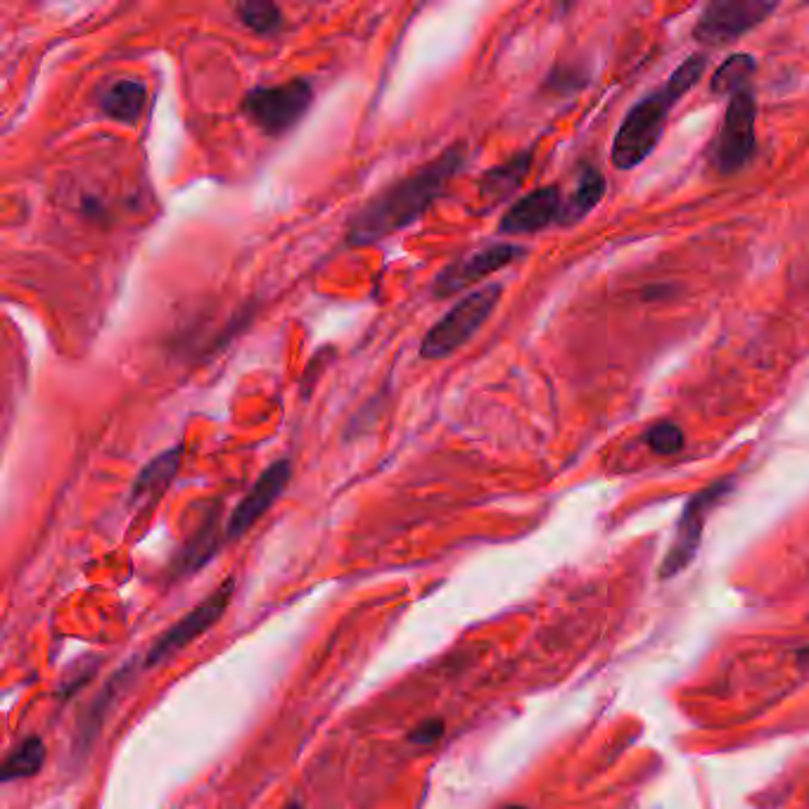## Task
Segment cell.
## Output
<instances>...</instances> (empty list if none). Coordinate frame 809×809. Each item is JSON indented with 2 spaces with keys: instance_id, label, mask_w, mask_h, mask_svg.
<instances>
[{
  "instance_id": "cell-18",
  "label": "cell",
  "mask_w": 809,
  "mask_h": 809,
  "mask_svg": "<svg viewBox=\"0 0 809 809\" xmlns=\"http://www.w3.org/2000/svg\"><path fill=\"white\" fill-rule=\"evenodd\" d=\"M752 72H755V60L750 58V55H731V58L724 62L717 72L713 74V83H709V89H713L715 93H741L746 91V83L748 79L752 77Z\"/></svg>"
},
{
  "instance_id": "cell-1",
  "label": "cell",
  "mask_w": 809,
  "mask_h": 809,
  "mask_svg": "<svg viewBox=\"0 0 809 809\" xmlns=\"http://www.w3.org/2000/svg\"><path fill=\"white\" fill-rule=\"evenodd\" d=\"M465 146L456 143L432 162L418 166L416 172L380 190L349 221L347 245H375L380 240L418 221L437 197L447 190L449 181L465 166Z\"/></svg>"
},
{
  "instance_id": "cell-3",
  "label": "cell",
  "mask_w": 809,
  "mask_h": 809,
  "mask_svg": "<svg viewBox=\"0 0 809 809\" xmlns=\"http://www.w3.org/2000/svg\"><path fill=\"white\" fill-rule=\"evenodd\" d=\"M501 294H504L501 282H489V286H482L479 290L465 294L463 300L453 304L447 314L425 333L420 357L428 361H439L461 349L492 316V311L499 304Z\"/></svg>"
},
{
  "instance_id": "cell-13",
  "label": "cell",
  "mask_w": 809,
  "mask_h": 809,
  "mask_svg": "<svg viewBox=\"0 0 809 809\" xmlns=\"http://www.w3.org/2000/svg\"><path fill=\"white\" fill-rule=\"evenodd\" d=\"M183 461V447H172L162 451L160 456H154L143 471L138 473L134 487H131V504L150 501L152 496L164 494V489L172 485L178 467Z\"/></svg>"
},
{
  "instance_id": "cell-2",
  "label": "cell",
  "mask_w": 809,
  "mask_h": 809,
  "mask_svg": "<svg viewBox=\"0 0 809 809\" xmlns=\"http://www.w3.org/2000/svg\"><path fill=\"white\" fill-rule=\"evenodd\" d=\"M703 72L705 58L703 55H693L686 62H681V67L667 79L662 89L650 93L627 112L613 143V164L617 169H634L656 150L664 129L667 112L674 107V103L693 83L701 81Z\"/></svg>"
},
{
  "instance_id": "cell-4",
  "label": "cell",
  "mask_w": 809,
  "mask_h": 809,
  "mask_svg": "<svg viewBox=\"0 0 809 809\" xmlns=\"http://www.w3.org/2000/svg\"><path fill=\"white\" fill-rule=\"evenodd\" d=\"M314 103L309 79H290L276 86H257L243 97V115L266 136H282L304 119Z\"/></svg>"
},
{
  "instance_id": "cell-14",
  "label": "cell",
  "mask_w": 809,
  "mask_h": 809,
  "mask_svg": "<svg viewBox=\"0 0 809 809\" xmlns=\"http://www.w3.org/2000/svg\"><path fill=\"white\" fill-rule=\"evenodd\" d=\"M603 193H605V178L596 172V169H587V172L581 174L575 193L563 203L558 223L573 226L585 219L589 211L601 203Z\"/></svg>"
},
{
  "instance_id": "cell-8",
  "label": "cell",
  "mask_w": 809,
  "mask_h": 809,
  "mask_svg": "<svg viewBox=\"0 0 809 809\" xmlns=\"http://www.w3.org/2000/svg\"><path fill=\"white\" fill-rule=\"evenodd\" d=\"M755 150V97L748 91L736 93L727 107L717 143V164L721 172H736Z\"/></svg>"
},
{
  "instance_id": "cell-19",
  "label": "cell",
  "mask_w": 809,
  "mask_h": 809,
  "mask_svg": "<svg viewBox=\"0 0 809 809\" xmlns=\"http://www.w3.org/2000/svg\"><path fill=\"white\" fill-rule=\"evenodd\" d=\"M215 546H217V513L203 524V530L190 539L186 551H183L181 556L183 570H195V567L205 565L211 553H215Z\"/></svg>"
},
{
  "instance_id": "cell-10",
  "label": "cell",
  "mask_w": 809,
  "mask_h": 809,
  "mask_svg": "<svg viewBox=\"0 0 809 809\" xmlns=\"http://www.w3.org/2000/svg\"><path fill=\"white\" fill-rule=\"evenodd\" d=\"M560 207L563 203L556 186L532 190L506 211L504 219L499 221V231L506 235L542 231L548 223L558 221Z\"/></svg>"
},
{
  "instance_id": "cell-11",
  "label": "cell",
  "mask_w": 809,
  "mask_h": 809,
  "mask_svg": "<svg viewBox=\"0 0 809 809\" xmlns=\"http://www.w3.org/2000/svg\"><path fill=\"white\" fill-rule=\"evenodd\" d=\"M727 489H729V482H719V485L701 492L698 496H693V499L689 501V506L684 510V516H681L677 542L672 546L670 558H667L664 573H677L681 565L689 563V558L693 556L695 546H698V539H701V532H703V522H705V518L709 513V508H713L721 499L724 494H727Z\"/></svg>"
},
{
  "instance_id": "cell-9",
  "label": "cell",
  "mask_w": 809,
  "mask_h": 809,
  "mask_svg": "<svg viewBox=\"0 0 809 809\" xmlns=\"http://www.w3.org/2000/svg\"><path fill=\"white\" fill-rule=\"evenodd\" d=\"M290 477L292 463L288 459H278L268 465L259 475V479L254 482L252 489L243 496V501L235 506L229 518V524H226V539H238L247 530H252L254 522H257L266 510L280 499V494L288 489Z\"/></svg>"
},
{
  "instance_id": "cell-6",
  "label": "cell",
  "mask_w": 809,
  "mask_h": 809,
  "mask_svg": "<svg viewBox=\"0 0 809 809\" xmlns=\"http://www.w3.org/2000/svg\"><path fill=\"white\" fill-rule=\"evenodd\" d=\"M520 257H524V250L518 245L504 243V245L482 247L444 266L432 282V292L435 297H439V300H444V297L456 294L465 290L467 286H475V282L492 276L494 271H501L504 266L518 262Z\"/></svg>"
},
{
  "instance_id": "cell-15",
  "label": "cell",
  "mask_w": 809,
  "mask_h": 809,
  "mask_svg": "<svg viewBox=\"0 0 809 809\" xmlns=\"http://www.w3.org/2000/svg\"><path fill=\"white\" fill-rule=\"evenodd\" d=\"M530 162H532V154L524 152V154H518V158H513V160H508L501 166L489 169V172L485 174V178H482V183H479V193L485 197H494V200H499V197L508 195L510 190H516L522 183V178L528 176Z\"/></svg>"
},
{
  "instance_id": "cell-5",
  "label": "cell",
  "mask_w": 809,
  "mask_h": 809,
  "mask_svg": "<svg viewBox=\"0 0 809 809\" xmlns=\"http://www.w3.org/2000/svg\"><path fill=\"white\" fill-rule=\"evenodd\" d=\"M774 10L776 5L762 3V0H719V3H709L703 10L693 36L709 46L729 44L736 36L746 34L770 18Z\"/></svg>"
},
{
  "instance_id": "cell-7",
  "label": "cell",
  "mask_w": 809,
  "mask_h": 809,
  "mask_svg": "<svg viewBox=\"0 0 809 809\" xmlns=\"http://www.w3.org/2000/svg\"><path fill=\"white\" fill-rule=\"evenodd\" d=\"M233 591H235V581L233 579L223 581V585L215 593H209L200 605L193 608L186 617H181L172 629L164 632V636L160 638V642L150 648L146 664H160L162 660L172 658L176 650H181L183 646H188L190 642H195V638L200 636L203 632H207L211 624H217L219 617L223 615V610L229 608V603L233 599Z\"/></svg>"
},
{
  "instance_id": "cell-16",
  "label": "cell",
  "mask_w": 809,
  "mask_h": 809,
  "mask_svg": "<svg viewBox=\"0 0 809 809\" xmlns=\"http://www.w3.org/2000/svg\"><path fill=\"white\" fill-rule=\"evenodd\" d=\"M235 15L240 24L257 36H276L286 26L282 10L268 0H247V3L235 5Z\"/></svg>"
},
{
  "instance_id": "cell-21",
  "label": "cell",
  "mask_w": 809,
  "mask_h": 809,
  "mask_svg": "<svg viewBox=\"0 0 809 809\" xmlns=\"http://www.w3.org/2000/svg\"><path fill=\"white\" fill-rule=\"evenodd\" d=\"M444 733V721L442 719H428L423 721L420 727L414 729V733H411V741L418 743V746H432L437 743L439 738H442Z\"/></svg>"
},
{
  "instance_id": "cell-22",
  "label": "cell",
  "mask_w": 809,
  "mask_h": 809,
  "mask_svg": "<svg viewBox=\"0 0 809 809\" xmlns=\"http://www.w3.org/2000/svg\"><path fill=\"white\" fill-rule=\"evenodd\" d=\"M504 809H530V807H522V805H508V807H504Z\"/></svg>"
},
{
  "instance_id": "cell-20",
  "label": "cell",
  "mask_w": 809,
  "mask_h": 809,
  "mask_svg": "<svg viewBox=\"0 0 809 809\" xmlns=\"http://www.w3.org/2000/svg\"><path fill=\"white\" fill-rule=\"evenodd\" d=\"M646 442L658 453H674L684 447V432H681L674 423H658L656 428H650L646 432Z\"/></svg>"
},
{
  "instance_id": "cell-17",
  "label": "cell",
  "mask_w": 809,
  "mask_h": 809,
  "mask_svg": "<svg viewBox=\"0 0 809 809\" xmlns=\"http://www.w3.org/2000/svg\"><path fill=\"white\" fill-rule=\"evenodd\" d=\"M46 762V743L44 738L30 736L10 752L5 764H3V781H18V778H30L41 772V766Z\"/></svg>"
},
{
  "instance_id": "cell-12",
  "label": "cell",
  "mask_w": 809,
  "mask_h": 809,
  "mask_svg": "<svg viewBox=\"0 0 809 809\" xmlns=\"http://www.w3.org/2000/svg\"><path fill=\"white\" fill-rule=\"evenodd\" d=\"M148 103V86L138 79H119L109 83L101 97L103 115L119 124H136Z\"/></svg>"
}]
</instances>
